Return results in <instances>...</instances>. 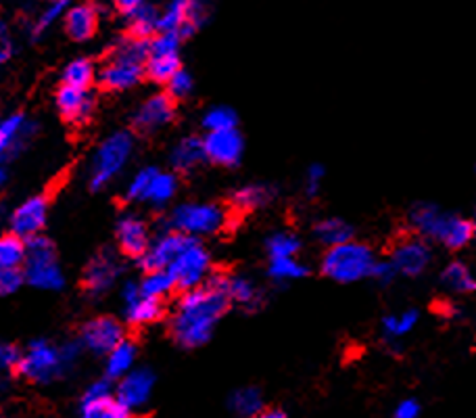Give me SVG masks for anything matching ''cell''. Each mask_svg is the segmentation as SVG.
Returning <instances> with one entry per match:
<instances>
[{
	"mask_svg": "<svg viewBox=\"0 0 476 418\" xmlns=\"http://www.w3.org/2000/svg\"><path fill=\"white\" fill-rule=\"evenodd\" d=\"M228 280L226 274H211L203 287L184 291L178 302H176L169 331L176 343L195 350L211 339L215 333L217 322L228 310Z\"/></svg>",
	"mask_w": 476,
	"mask_h": 418,
	"instance_id": "cell-1",
	"label": "cell"
},
{
	"mask_svg": "<svg viewBox=\"0 0 476 418\" xmlns=\"http://www.w3.org/2000/svg\"><path fill=\"white\" fill-rule=\"evenodd\" d=\"M151 57V40L143 38H121L111 52L109 61L105 63L98 80L105 91L123 92L130 91L146 75L144 67Z\"/></svg>",
	"mask_w": 476,
	"mask_h": 418,
	"instance_id": "cell-2",
	"label": "cell"
},
{
	"mask_svg": "<svg viewBox=\"0 0 476 418\" xmlns=\"http://www.w3.org/2000/svg\"><path fill=\"white\" fill-rule=\"evenodd\" d=\"M80 341H66L63 345H52L46 339H36L23 351L20 375L32 383H52L61 379L78 362L82 351Z\"/></svg>",
	"mask_w": 476,
	"mask_h": 418,
	"instance_id": "cell-3",
	"label": "cell"
},
{
	"mask_svg": "<svg viewBox=\"0 0 476 418\" xmlns=\"http://www.w3.org/2000/svg\"><path fill=\"white\" fill-rule=\"evenodd\" d=\"M376 266L374 253L366 243L349 241V243L331 247L322 257V272L337 282H355L372 276Z\"/></svg>",
	"mask_w": 476,
	"mask_h": 418,
	"instance_id": "cell-4",
	"label": "cell"
},
{
	"mask_svg": "<svg viewBox=\"0 0 476 418\" xmlns=\"http://www.w3.org/2000/svg\"><path fill=\"white\" fill-rule=\"evenodd\" d=\"M226 209L217 203L186 201L169 214V228L191 239L211 237L226 226Z\"/></svg>",
	"mask_w": 476,
	"mask_h": 418,
	"instance_id": "cell-5",
	"label": "cell"
},
{
	"mask_svg": "<svg viewBox=\"0 0 476 418\" xmlns=\"http://www.w3.org/2000/svg\"><path fill=\"white\" fill-rule=\"evenodd\" d=\"M134 153V137L130 132H115L98 145L90 162V186L101 191L123 172Z\"/></svg>",
	"mask_w": 476,
	"mask_h": 418,
	"instance_id": "cell-6",
	"label": "cell"
},
{
	"mask_svg": "<svg viewBox=\"0 0 476 418\" xmlns=\"http://www.w3.org/2000/svg\"><path fill=\"white\" fill-rule=\"evenodd\" d=\"M26 280L43 291H59L66 287V274L57 262L55 245L44 237L27 241V260L23 264Z\"/></svg>",
	"mask_w": 476,
	"mask_h": 418,
	"instance_id": "cell-7",
	"label": "cell"
},
{
	"mask_svg": "<svg viewBox=\"0 0 476 418\" xmlns=\"http://www.w3.org/2000/svg\"><path fill=\"white\" fill-rule=\"evenodd\" d=\"M169 272L174 274L176 285L182 291H192V288L203 287L211 276V256L199 239L188 237L186 245L182 247Z\"/></svg>",
	"mask_w": 476,
	"mask_h": 418,
	"instance_id": "cell-8",
	"label": "cell"
},
{
	"mask_svg": "<svg viewBox=\"0 0 476 418\" xmlns=\"http://www.w3.org/2000/svg\"><path fill=\"white\" fill-rule=\"evenodd\" d=\"M209 17V0H168L161 11V32L192 36Z\"/></svg>",
	"mask_w": 476,
	"mask_h": 418,
	"instance_id": "cell-9",
	"label": "cell"
},
{
	"mask_svg": "<svg viewBox=\"0 0 476 418\" xmlns=\"http://www.w3.org/2000/svg\"><path fill=\"white\" fill-rule=\"evenodd\" d=\"M80 418H134V414L111 393L109 379H101L92 383L82 398Z\"/></svg>",
	"mask_w": 476,
	"mask_h": 418,
	"instance_id": "cell-10",
	"label": "cell"
},
{
	"mask_svg": "<svg viewBox=\"0 0 476 418\" xmlns=\"http://www.w3.org/2000/svg\"><path fill=\"white\" fill-rule=\"evenodd\" d=\"M431 256V247H428L425 237L416 233L395 241L391 249V264L399 274L418 276L428 268Z\"/></svg>",
	"mask_w": 476,
	"mask_h": 418,
	"instance_id": "cell-11",
	"label": "cell"
},
{
	"mask_svg": "<svg viewBox=\"0 0 476 418\" xmlns=\"http://www.w3.org/2000/svg\"><path fill=\"white\" fill-rule=\"evenodd\" d=\"M123 339H126V335H123L121 322L113 316L92 318L90 322H86L80 333V343L84 345L88 351L97 353V356H107Z\"/></svg>",
	"mask_w": 476,
	"mask_h": 418,
	"instance_id": "cell-12",
	"label": "cell"
},
{
	"mask_svg": "<svg viewBox=\"0 0 476 418\" xmlns=\"http://www.w3.org/2000/svg\"><path fill=\"white\" fill-rule=\"evenodd\" d=\"M38 123L26 114H11L0 122V155L9 162L23 153L36 137Z\"/></svg>",
	"mask_w": 476,
	"mask_h": 418,
	"instance_id": "cell-13",
	"label": "cell"
},
{
	"mask_svg": "<svg viewBox=\"0 0 476 418\" xmlns=\"http://www.w3.org/2000/svg\"><path fill=\"white\" fill-rule=\"evenodd\" d=\"M176 99L169 92H157L140 105L134 114V128L143 134L161 132L174 122Z\"/></svg>",
	"mask_w": 476,
	"mask_h": 418,
	"instance_id": "cell-14",
	"label": "cell"
},
{
	"mask_svg": "<svg viewBox=\"0 0 476 418\" xmlns=\"http://www.w3.org/2000/svg\"><path fill=\"white\" fill-rule=\"evenodd\" d=\"M46 217H49V201H46V197H29L20 208L11 211L9 228L17 237L29 241L40 237V233L46 226Z\"/></svg>",
	"mask_w": 476,
	"mask_h": 418,
	"instance_id": "cell-15",
	"label": "cell"
},
{
	"mask_svg": "<svg viewBox=\"0 0 476 418\" xmlns=\"http://www.w3.org/2000/svg\"><path fill=\"white\" fill-rule=\"evenodd\" d=\"M203 145L209 162L222 168H234L243 159L245 153L243 134L237 128L222 132H207V137L203 138Z\"/></svg>",
	"mask_w": 476,
	"mask_h": 418,
	"instance_id": "cell-16",
	"label": "cell"
},
{
	"mask_svg": "<svg viewBox=\"0 0 476 418\" xmlns=\"http://www.w3.org/2000/svg\"><path fill=\"white\" fill-rule=\"evenodd\" d=\"M188 237L184 234L176 233V231H168L163 234H159L157 239L151 241L149 249L143 253V257H138L140 268L144 272H151V270H169L178 253L182 251V247L186 245Z\"/></svg>",
	"mask_w": 476,
	"mask_h": 418,
	"instance_id": "cell-17",
	"label": "cell"
},
{
	"mask_svg": "<svg viewBox=\"0 0 476 418\" xmlns=\"http://www.w3.org/2000/svg\"><path fill=\"white\" fill-rule=\"evenodd\" d=\"M121 266L117 262L115 256L111 253H98L94 260L88 264L84 272V288L90 297H103L107 296L111 288L115 287V282L120 280Z\"/></svg>",
	"mask_w": 476,
	"mask_h": 418,
	"instance_id": "cell-18",
	"label": "cell"
},
{
	"mask_svg": "<svg viewBox=\"0 0 476 418\" xmlns=\"http://www.w3.org/2000/svg\"><path fill=\"white\" fill-rule=\"evenodd\" d=\"M117 234V245L126 256L132 257H143V253L149 249L151 245V233L149 226L143 217L137 214H126L120 217L115 228Z\"/></svg>",
	"mask_w": 476,
	"mask_h": 418,
	"instance_id": "cell-19",
	"label": "cell"
},
{
	"mask_svg": "<svg viewBox=\"0 0 476 418\" xmlns=\"http://www.w3.org/2000/svg\"><path fill=\"white\" fill-rule=\"evenodd\" d=\"M152 387H155V376H152L151 370L134 368L130 375H126L123 379H120L115 396L130 410H138V408H143V406H146V402L151 399Z\"/></svg>",
	"mask_w": 476,
	"mask_h": 418,
	"instance_id": "cell-20",
	"label": "cell"
},
{
	"mask_svg": "<svg viewBox=\"0 0 476 418\" xmlns=\"http://www.w3.org/2000/svg\"><path fill=\"white\" fill-rule=\"evenodd\" d=\"M59 114L72 123H84L94 114V97L88 88L61 86L57 92Z\"/></svg>",
	"mask_w": 476,
	"mask_h": 418,
	"instance_id": "cell-21",
	"label": "cell"
},
{
	"mask_svg": "<svg viewBox=\"0 0 476 418\" xmlns=\"http://www.w3.org/2000/svg\"><path fill=\"white\" fill-rule=\"evenodd\" d=\"M474 233H476L474 222H470L466 220V217H460V216L443 214L431 239L443 243L451 251H460L470 243V241H472Z\"/></svg>",
	"mask_w": 476,
	"mask_h": 418,
	"instance_id": "cell-22",
	"label": "cell"
},
{
	"mask_svg": "<svg viewBox=\"0 0 476 418\" xmlns=\"http://www.w3.org/2000/svg\"><path fill=\"white\" fill-rule=\"evenodd\" d=\"M63 21H66V32L69 34V38L84 43V40H90L94 32H97L98 11L90 3L74 4V7H69L67 15L63 17Z\"/></svg>",
	"mask_w": 476,
	"mask_h": 418,
	"instance_id": "cell-23",
	"label": "cell"
},
{
	"mask_svg": "<svg viewBox=\"0 0 476 418\" xmlns=\"http://www.w3.org/2000/svg\"><path fill=\"white\" fill-rule=\"evenodd\" d=\"M205 159H207L205 145H203V140L197 137L180 138L178 143L172 146V153H169V163H172V168L176 170V172H182V174L195 172Z\"/></svg>",
	"mask_w": 476,
	"mask_h": 418,
	"instance_id": "cell-24",
	"label": "cell"
},
{
	"mask_svg": "<svg viewBox=\"0 0 476 418\" xmlns=\"http://www.w3.org/2000/svg\"><path fill=\"white\" fill-rule=\"evenodd\" d=\"M163 316V302L146 297L140 293L138 297L123 302V318L132 327H146L157 322Z\"/></svg>",
	"mask_w": 476,
	"mask_h": 418,
	"instance_id": "cell-25",
	"label": "cell"
},
{
	"mask_svg": "<svg viewBox=\"0 0 476 418\" xmlns=\"http://www.w3.org/2000/svg\"><path fill=\"white\" fill-rule=\"evenodd\" d=\"M128 29L130 36L151 40L161 32V11L155 4H143V7L128 15Z\"/></svg>",
	"mask_w": 476,
	"mask_h": 418,
	"instance_id": "cell-26",
	"label": "cell"
},
{
	"mask_svg": "<svg viewBox=\"0 0 476 418\" xmlns=\"http://www.w3.org/2000/svg\"><path fill=\"white\" fill-rule=\"evenodd\" d=\"M137 345H134L130 339H123L113 351H109L107 356H105L107 358V360H105L107 379H123L126 375H130L134 370V364H137Z\"/></svg>",
	"mask_w": 476,
	"mask_h": 418,
	"instance_id": "cell-27",
	"label": "cell"
},
{
	"mask_svg": "<svg viewBox=\"0 0 476 418\" xmlns=\"http://www.w3.org/2000/svg\"><path fill=\"white\" fill-rule=\"evenodd\" d=\"M274 199V188L269 185H263V182H251V185L240 186L237 193L232 195V205L237 209L243 211H253V209H261L266 205L272 203Z\"/></svg>",
	"mask_w": 476,
	"mask_h": 418,
	"instance_id": "cell-28",
	"label": "cell"
},
{
	"mask_svg": "<svg viewBox=\"0 0 476 418\" xmlns=\"http://www.w3.org/2000/svg\"><path fill=\"white\" fill-rule=\"evenodd\" d=\"M314 234L317 243L324 245L326 249L354 241V228L345 220H340V217H324V220H320L316 224Z\"/></svg>",
	"mask_w": 476,
	"mask_h": 418,
	"instance_id": "cell-29",
	"label": "cell"
},
{
	"mask_svg": "<svg viewBox=\"0 0 476 418\" xmlns=\"http://www.w3.org/2000/svg\"><path fill=\"white\" fill-rule=\"evenodd\" d=\"M178 195V178L172 172H159L151 182L149 195H146V203H151L152 208L161 209L168 208L174 201V197Z\"/></svg>",
	"mask_w": 476,
	"mask_h": 418,
	"instance_id": "cell-30",
	"label": "cell"
},
{
	"mask_svg": "<svg viewBox=\"0 0 476 418\" xmlns=\"http://www.w3.org/2000/svg\"><path fill=\"white\" fill-rule=\"evenodd\" d=\"M138 285H140V291H143V296L159 299V302H163L169 293L178 288L174 274L169 272V270H151V272H144Z\"/></svg>",
	"mask_w": 476,
	"mask_h": 418,
	"instance_id": "cell-31",
	"label": "cell"
},
{
	"mask_svg": "<svg viewBox=\"0 0 476 418\" xmlns=\"http://www.w3.org/2000/svg\"><path fill=\"white\" fill-rule=\"evenodd\" d=\"M261 291L246 276H230L228 280V299L234 304L243 305V308H257L261 304Z\"/></svg>",
	"mask_w": 476,
	"mask_h": 418,
	"instance_id": "cell-32",
	"label": "cell"
},
{
	"mask_svg": "<svg viewBox=\"0 0 476 418\" xmlns=\"http://www.w3.org/2000/svg\"><path fill=\"white\" fill-rule=\"evenodd\" d=\"M27 260V241L9 233L0 239V270L21 268Z\"/></svg>",
	"mask_w": 476,
	"mask_h": 418,
	"instance_id": "cell-33",
	"label": "cell"
},
{
	"mask_svg": "<svg viewBox=\"0 0 476 418\" xmlns=\"http://www.w3.org/2000/svg\"><path fill=\"white\" fill-rule=\"evenodd\" d=\"M441 282L454 293H472L476 291V279L464 262H451L448 268L441 272Z\"/></svg>",
	"mask_w": 476,
	"mask_h": 418,
	"instance_id": "cell-34",
	"label": "cell"
},
{
	"mask_svg": "<svg viewBox=\"0 0 476 418\" xmlns=\"http://www.w3.org/2000/svg\"><path fill=\"white\" fill-rule=\"evenodd\" d=\"M180 57L178 55H151L146 61V78L159 84H169V80L180 72Z\"/></svg>",
	"mask_w": 476,
	"mask_h": 418,
	"instance_id": "cell-35",
	"label": "cell"
},
{
	"mask_svg": "<svg viewBox=\"0 0 476 418\" xmlns=\"http://www.w3.org/2000/svg\"><path fill=\"white\" fill-rule=\"evenodd\" d=\"M269 279L276 282H291L308 276V266L299 257H272L268 266Z\"/></svg>",
	"mask_w": 476,
	"mask_h": 418,
	"instance_id": "cell-36",
	"label": "cell"
},
{
	"mask_svg": "<svg viewBox=\"0 0 476 418\" xmlns=\"http://www.w3.org/2000/svg\"><path fill=\"white\" fill-rule=\"evenodd\" d=\"M266 249L269 257H297L301 251V239L289 231L272 233L266 241Z\"/></svg>",
	"mask_w": 476,
	"mask_h": 418,
	"instance_id": "cell-37",
	"label": "cell"
},
{
	"mask_svg": "<svg viewBox=\"0 0 476 418\" xmlns=\"http://www.w3.org/2000/svg\"><path fill=\"white\" fill-rule=\"evenodd\" d=\"M67 11H69V0H49V4L40 11L36 21L32 23V36L40 38L44 32H49L61 17L67 15Z\"/></svg>",
	"mask_w": 476,
	"mask_h": 418,
	"instance_id": "cell-38",
	"label": "cell"
},
{
	"mask_svg": "<svg viewBox=\"0 0 476 418\" xmlns=\"http://www.w3.org/2000/svg\"><path fill=\"white\" fill-rule=\"evenodd\" d=\"M94 80V66L92 61L80 57L69 61L66 69H63V86H74V88H88Z\"/></svg>",
	"mask_w": 476,
	"mask_h": 418,
	"instance_id": "cell-39",
	"label": "cell"
},
{
	"mask_svg": "<svg viewBox=\"0 0 476 418\" xmlns=\"http://www.w3.org/2000/svg\"><path fill=\"white\" fill-rule=\"evenodd\" d=\"M230 406L238 416L253 418L263 410L261 393L257 391L255 387H245V390H238L237 393H234L230 399Z\"/></svg>",
	"mask_w": 476,
	"mask_h": 418,
	"instance_id": "cell-40",
	"label": "cell"
},
{
	"mask_svg": "<svg viewBox=\"0 0 476 418\" xmlns=\"http://www.w3.org/2000/svg\"><path fill=\"white\" fill-rule=\"evenodd\" d=\"M203 126L207 132H222L237 128V114L226 105H215L203 115Z\"/></svg>",
	"mask_w": 476,
	"mask_h": 418,
	"instance_id": "cell-41",
	"label": "cell"
},
{
	"mask_svg": "<svg viewBox=\"0 0 476 418\" xmlns=\"http://www.w3.org/2000/svg\"><path fill=\"white\" fill-rule=\"evenodd\" d=\"M441 211L434 208V205H418V208H414L411 211V226H414V231L422 234V237H433L434 228H437V224L441 220Z\"/></svg>",
	"mask_w": 476,
	"mask_h": 418,
	"instance_id": "cell-42",
	"label": "cell"
},
{
	"mask_svg": "<svg viewBox=\"0 0 476 418\" xmlns=\"http://www.w3.org/2000/svg\"><path fill=\"white\" fill-rule=\"evenodd\" d=\"M157 168H143L138 170L137 174L132 176L130 182L126 186V199L128 201H146V195H149L151 182L155 178Z\"/></svg>",
	"mask_w": 476,
	"mask_h": 418,
	"instance_id": "cell-43",
	"label": "cell"
},
{
	"mask_svg": "<svg viewBox=\"0 0 476 418\" xmlns=\"http://www.w3.org/2000/svg\"><path fill=\"white\" fill-rule=\"evenodd\" d=\"M416 320H418V312L416 310H408V312H403V314L386 316L385 318V333L393 339L403 337L405 333H410L411 328H414Z\"/></svg>",
	"mask_w": 476,
	"mask_h": 418,
	"instance_id": "cell-44",
	"label": "cell"
},
{
	"mask_svg": "<svg viewBox=\"0 0 476 418\" xmlns=\"http://www.w3.org/2000/svg\"><path fill=\"white\" fill-rule=\"evenodd\" d=\"M182 40L178 32H159L151 38V55H178Z\"/></svg>",
	"mask_w": 476,
	"mask_h": 418,
	"instance_id": "cell-45",
	"label": "cell"
},
{
	"mask_svg": "<svg viewBox=\"0 0 476 418\" xmlns=\"http://www.w3.org/2000/svg\"><path fill=\"white\" fill-rule=\"evenodd\" d=\"M23 282H27L23 268L0 270V293H3V296H13V293L20 291Z\"/></svg>",
	"mask_w": 476,
	"mask_h": 418,
	"instance_id": "cell-46",
	"label": "cell"
},
{
	"mask_svg": "<svg viewBox=\"0 0 476 418\" xmlns=\"http://www.w3.org/2000/svg\"><path fill=\"white\" fill-rule=\"evenodd\" d=\"M192 91H195V80H192V75L184 72V69H180V72L176 74L168 84V92L172 94L174 99L191 97Z\"/></svg>",
	"mask_w": 476,
	"mask_h": 418,
	"instance_id": "cell-47",
	"label": "cell"
},
{
	"mask_svg": "<svg viewBox=\"0 0 476 418\" xmlns=\"http://www.w3.org/2000/svg\"><path fill=\"white\" fill-rule=\"evenodd\" d=\"M23 351L13 343H3L0 345V367L4 370H20Z\"/></svg>",
	"mask_w": 476,
	"mask_h": 418,
	"instance_id": "cell-48",
	"label": "cell"
},
{
	"mask_svg": "<svg viewBox=\"0 0 476 418\" xmlns=\"http://www.w3.org/2000/svg\"><path fill=\"white\" fill-rule=\"evenodd\" d=\"M322 180H324V168L322 166H311L308 170V176H305V191H308V195H317V191H320Z\"/></svg>",
	"mask_w": 476,
	"mask_h": 418,
	"instance_id": "cell-49",
	"label": "cell"
},
{
	"mask_svg": "<svg viewBox=\"0 0 476 418\" xmlns=\"http://www.w3.org/2000/svg\"><path fill=\"white\" fill-rule=\"evenodd\" d=\"M13 57V40L9 36L7 23H3L0 28V63H7Z\"/></svg>",
	"mask_w": 476,
	"mask_h": 418,
	"instance_id": "cell-50",
	"label": "cell"
},
{
	"mask_svg": "<svg viewBox=\"0 0 476 418\" xmlns=\"http://www.w3.org/2000/svg\"><path fill=\"white\" fill-rule=\"evenodd\" d=\"M395 274H397V270H395V266H393L391 262L376 264L374 270H372V276L376 280H380V282H391L393 279H395Z\"/></svg>",
	"mask_w": 476,
	"mask_h": 418,
	"instance_id": "cell-51",
	"label": "cell"
},
{
	"mask_svg": "<svg viewBox=\"0 0 476 418\" xmlns=\"http://www.w3.org/2000/svg\"><path fill=\"white\" fill-rule=\"evenodd\" d=\"M418 414H420L418 402H416V399H405V402L397 406L395 416L393 418H418Z\"/></svg>",
	"mask_w": 476,
	"mask_h": 418,
	"instance_id": "cell-52",
	"label": "cell"
},
{
	"mask_svg": "<svg viewBox=\"0 0 476 418\" xmlns=\"http://www.w3.org/2000/svg\"><path fill=\"white\" fill-rule=\"evenodd\" d=\"M111 3H113V7L120 11V13L128 17L137 9L143 7V4H146V0H111Z\"/></svg>",
	"mask_w": 476,
	"mask_h": 418,
	"instance_id": "cell-53",
	"label": "cell"
},
{
	"mask_svg": "<svg viewBox=\"0 0 476 418\" xmlns=\"http://www.w3.org/2000/svg\"><path fill=\"white\" fill-rule=\"evenodd\" d=\"M253 418H286V414L278 408H263L260 414L253 416Z\"/></svg>",
	"mask_w": 476,
	"mask_h": 418,
	"instance_id": "cell-54",
	"label": "cell"
},
{
	"mask_svg": "<svg viewBox=\"0 0 476 418\" xmlns=\"http://www.w3.org/2000/svg\"><path fill=\"white\" fill-rule=\"evenodd\" d=\"M439 312L443 316H456V308H454V304H449V302H441L439 304Z\"/></svg>",
	"mask_w": 476,
	"mask_h": 418,
	"instance_id": "cell-55",
	"label": "cell"
},
{
	"mask_svg": "<svg viewBox=\"0 0 476 418\" xmlns=\"http://www.w3.org/2000/svg\"><path fill=\"white\" fill-rule=\"evenodd\" d=\"M474 228H476V222H474Z\"/></svg>",
	"mask_w": 476,
	"mask_h": 418,
	"instance_id": "cell-56",
	"label": "cell"
}]
</instances>
